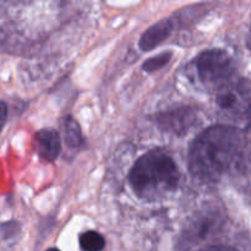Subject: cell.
Returning <instances> with one entry per match:
<instances>
[{
  "instance_id": "6da1fadb",
  "label": "cell",
  "mask_w": 251,
  "mask_h": 251,
  "mask_svg": "<svg viewBox=\"0 0 251 251\" xmlns=\"http://www.w3.org/2000/svg\"><path fill=\"white\" fill-rule=\"evenodd\" d=\"M247 156V140L242 130L229 125H215L203 130L189 151V169L198 179L218 181L235 171Z\"/></svg>"
},
{
  "instance_id": "7a4b0ae2",
  "label": "cell",
  "mask_w": 251,
  "mask_h": 251,
  "mask_svg": "<svg viewBox=\"0 0 251 251\" xmlns=\"http://www.w3.org/2000/svg\"><path fill=\"white\" fill-rule=\"evenodd\" d=\"M179 178L176 162L161 150H153L140 157L129 173L134 193L146 200H157L174 193Z\"/></svg>"
},
{
  "instance_id": "3957f363",
  "label": "cell",
  "mask_w": 251,
  "mask_h": 251,
  "mask_svg": "<svg viewBox=\"0 0 251 251\" xmlns=\"http://www.w3.org/2000/svg\"><path fill=\"white\" fill-rule=\"evenodd\" d=\"M196 71L201 82L208 87L222 88L234 74L233 58L222 49H210L196 59Z\"/></svg>"
},
{
  "instance_id": "277c9868",
  "label": "cell",
  "mask_w": 251,
  "mask_h": 251,
  "mask_svg": "<svg viewBox=\"0 0 251 251\" xmlns=\"http://www.w3.org/2000/svg\"><path fill=\"white\" fill-rule=\"evenodd\" d=\"M217 104L228 117L235 120H247L251 117V90L242 83H227L220 88Z\"/></svg>"
},
{
  "instance_id": "5b68a950",
  "label": "cell",
  "mask_w": 251,
  "mask_h": 251,
  "mask_svg": "<svg viewBox=\"0 0 251 251\" xmlns=\"http://www.w3.org/2000/svg\"><path fill=\"white\" fill-rule=\"evenodd\" d=\"M36 150L39 157L51 162L58 158L61 151L60 135L55 129L44 127L36 134Z\"/></svg>"
},
{
  "instance_id": "8992f818",
  "label": "cell",
  "mask_w": 251,
  "mask_h": 251,
  "mask_svg": "<svg viewBox=\"0 0 251 251\" xmlns=\"http://www.w3.org/2000/svg\"><path fill=\"white\" fill-rule=\"evenodd\" d=\"M172 33V24L169 20H161L153 26L150 27L141 36L140 39V48L144 51L152 50L153 48L163 43L169 34Z\"/></svg>"
},
{
  "instance_id": "52a82bcc",
  "label": "cell",
  "mask_w": 251,
  "mask_h": 251,
  "mask_svg": "<svg viewBox=\"0 0 251 251\" xmlns=\"http://www.w3.org/2000/svg\"><path fill=\"white\" fill-rule=\"evenodd\" d=\"M63 131L66 145L70 149H77V147H80L82 145L83 139L82 134H81L80 125L70 115L63 119Z\"/></svg>"
},
{
  "instance_id": "ba28073f",
  "label": "cell",
  "mask_w": 251,
  "mask_h": 251,
  "mask_svg": "<svg viewBox=\"0 0 251 251\" xmlns=\"http://www.w3.org/2000/svg\"><path fill=\"white\" fill-rule=\"evenodd\" d=\"M80 247L83 251H102L105 247V240L98 232L87 230L80 235Z\"/></svg>"
},
{
  "instance_id": "9c48e42d",
  "label": "cell",
  "mask_w": 251,
  "mask_h": 251,
  "mask_svg": "<svg viewBox=\"0 0 251 251\" xmlns=\"http://www.w3.org/2000/svg\"><path fill=\"white\" fill-rule=\"evenodd\" d=\"M171 56H172L171 53H163L154 56V58L149 59V60L144 64V70L146 71L159 70V69L163 68L164 65L168 64V61L171 60Z\"/></svg>"
},
{
  "instance_id": "30bf717a",
  "label": "cell",
  "mask_w": 251,
  "mask_h": 251,
  "mask_svg": "<svg viewBox=\"0 0 251 251\" xmlns=\"http://www.w3.org/2000/svg\"><path fill=\"white\" fill-rule=\"evenodd\" d=\"M7 118V105L6 103L0 100V132H1L2 126L5 125Z\"/></svg>"
},
{
  "instance_id": "8fae6325",
  "label": "cell",
  "mask_w": 251,
  "mask_h": 251,
  "mask_svg": "<svg viewBox=\"0 0 251 251\" xmlns=\"http://www.w3.org/2000/svg\"><path fill=\"white\" fill-rule=\"evenodd\" d=\"M200 251H238V250L232 247H227V245H213V247L205 248V249Z\"/></svg>"
},
{
  "instance_id": "7c38bea8",
  "label": "cell",
  "mask_w": 251,
  "mask_h": 251,
  "mask_svg": "<svg viewBox=\"0 0 251 251\" xmlns=\"http://www.w3.org/2000/svg\"><path fill=\"white\" fill-rule=\"evenodd\" d=\"M47 251H60V250H58V249H55V248H50V249H48Z\"/></svg>"
},
{
  "instance_id": "4fadbf2b",
  "label": "cell",
  "mask_w": 251,
  "mask_h": 251,
  "mask_svg": "<svg viewBox=\"0 0 251 251\" xmlns=\"http://www.w3.org/2000/svg\"><path fill=\"white\" fill-rule=\"evenodd\" d=\"M249 124L251 125V117H250V120H249Z\"/></svg>"
}]
</instances>
